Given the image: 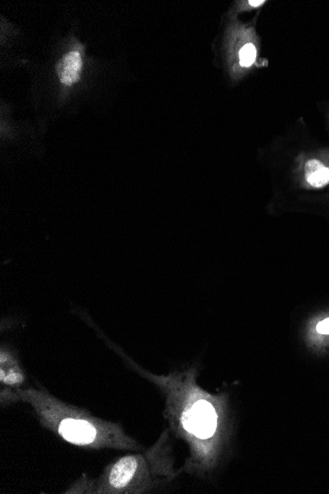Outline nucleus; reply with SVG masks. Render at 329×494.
<instances>
[{
  "mask_svg": "<svg viewBox=\"0 0 329 494\" xmlns=\"http://www.w3.org/2000/svg\"><path fill=\"white\" fill-rule=\"evenodd\" d=\"M16 401L30 404L45 429L66 442L85 449L137 451L139 445L118 423L107 422L92 413L66 404L45 389H14Z\"/></svg>",
  "mask_w": 329,
  "mask_h": 494,
  "instance_id": "nucleus-2",
  "label": "nucleus"
},
{
  "mask_svg": "<svg viewBox=\"0 0 329 494\" xmlns=\"http://www.w3.org/2000/svg\"><path fill=\"white\" fill-rule=\"evenodd\" d=\"M59 81L65 87H72L81 79L84 70L83 49L75 47L63 54L56 65Z\"/></svg>",
  "mask_w": 329,
  "mask_h": 494,
  "instance_id": "nucleus-5",
  "label": "nucleus"
},
{
  "mask_svg": "<svg viewBox=\"0 0 329 494\" xmlns=\"http://www.w3.org/2000/svg\"><path fill=\"white\" fill-rule=\"evenodd\" d=\"M264 2V0H262V1H250L248 3H250L251 6H253V8H257V6H262Z\"/></svg>",
  "mask_w": 329,
  "mask_h": 494,
  "instance_id": "nucleus-9",
  "label": "nucleus"
},
{
  "mask_svg": "<svg viewBox=\"0 0 329 494\" xmlns=\"http://www.w3.org/2000/svg\"><path fill=\"white\" fill-rule=\"evenodd\" d=\"M317 331L321 335H329V318L323 320L317 326Z\"/></svg>",
  "mask_w": 329,
  "mask_h": 494,
  "instance_id": "nucleus-8",
  "label": "nucleus"
},
{
  "mask_svg": "<svg viewBox=\"0 0 329 494\" xmlns=\"http://www.w3.org/2000/svg\"><path fill=\"white\" fill-rule=\"evenodd\" d=\"M26 381V375L19 358L8 345L0 349V382L1 385L11 389H20Z\"/></svg>",
  "mask_w": 329,
  "mask_h": 494,
  "instance_id": "nucleus-4",
  "label": "nucleus"
},
{
  "mask_svg": "<svg viewBox=\"0 0 329 494\" xmlns=\"http://www.w3.org/2000/svg\"><path fill=\"white\" fill-rule=\"evenodd\" d=\"M160 439L149 452L129 454L109 464L100 475L95 493L104 494L141 493L154 484L157 477H171V460L164 455Z\"/></svg>",
  "mask_w": 329,
  "mask_h": 494,
  "instance_id": "nucleus-3",
  "label": "nucleus"
},
{
  "mask_svg": "<svg viewBox=\"0 0 329 494\" xmlns=\"http://www.w3.org/2000/svg\"><path fill=\"white\" fill-rule=\"evenodd\" d=\"M255 58H257V49L255 45L251 43H246L240 50V63L244 68H248L255 63Z\"/></svg>",
  "mask_w": 329,
  "mask_h": 494,
  "instance_id": "nucleus-7",
  "label": "nucleus"
},
{
  "mask_svg": "<svg viewBox=\"0 0 329 494\" xmlns=\"http://www.w3.org/2000/svg\"><path fill=\"white\" fill-rule=\"evenodd\" d=\"M306 179L315 187H326L329 184V168L319 160H310L305 166Z\"/></svg>",
  "mask_w": 329,
  "mask_h": 494,
  "instance_id": "nucleus-6",
  "label": "nucleus"
},
{
  "mask_svg": "<svg viewBox=\"0 0 329 494\" xmlns=\"http://www.w3.org/2000/svg\"><path fill=\"white\" fill-rule=\"evenodd\" d=\"M114 349L137 372L159 386L167 395V406L173 424L191 449L193 464L210 466L217 456L221 437V406L218 397L198 387L194 373L156 376L132 362L122 349Z\"/></svg>",
  "mask_w": 329,
  "mask_h": 494,
  "instance_id": "nucleus-1",
  "label": "nucleus"
}]
</instances>
